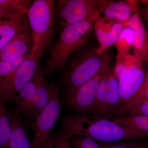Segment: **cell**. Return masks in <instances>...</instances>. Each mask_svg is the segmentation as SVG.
<instances>
[{"instance_id": "cell-1", "label": "cell", "mask_w": 148, "mask_h": 148, "mask_svg": "<svg viewBox=\"0 0 148 148\" xmlns=\"http://www.w3.org/2000/svg\"><path fill=\"white\" fill-rule=\"evenodd\" d=\"M61 134L84 136L102 143L145 140L148 134L122 126L105 117L90 114H70L61 120Z\"/></svg>"}, {"instance_id": "cell-13", "label": "cell", "mask_w": 148, "mask_h": 148, "mask_svg": "<svg viewBox=\"0 0 148 148\" xmlns=\"http://www.w3.org/2000/svg\"><path fill=\"white\" fill-rule=\"evenodd\" d=\"M56 87L49 84L45 76L42 78L28 106L21 114L31 125L50 101Z\"/></svg>"}, {"instance_id": "cell-14", "label": "cell", "mask_w": 148, "mask_h": 148, "mask_svg": "<svg viewBox=\"0 0 148 148\" xmlns=\"http://www.w3.org/2000/svg\"><path fill=\"white\" fill-rule=\"evenodd\" d=\"M98 2L101 16L106 19L125 25L134 14L131 1L98 0Z\"/></svg>"}, {"instance_id": "cell-22", "label": "cell", "mask_w": 148, "mask_h": 148, "mask_svg": "<svg viewBox=\"0 0 148 148\" xmlns=\"http://www.w3.org/2000/svg\"><path fill=\"white\" fill-rule=\"evenodd\" d=\"M134 34L133 31L128 27H125L119 37L115 46L117 51V55L129 53L130 48L132 47Z\"/></svg>"}, {"instance_id": "cell-16", "label": "cell", "mask_w": 148, "mask_h": 148, "mask_svg": "<svg viewBox=\"0 0 148 148\" xmlns=\"http://www.w3.org/2000/svg\"><path fill=\"white\" fill-rule=\"evenodd\" d=\"M146 74L143 68H139L124 74L118 79L120 108L128 103L138 92Z\"/></svg>"}, {"instance_id": "cell-15", "label": "cell", "mask_w": 148, "mask_h": 148, "mask_svg": "<svg viewBox=\"0 0 148 148\" xmlns=\"http://www.w3.org/2000/svg\"><path fill=\"white\" fill-rule=\"evenodd\" d=\"M124 26L134 32L132 47L135 55L141 61L148 62V34L140 13L133 14Z\"/></svg>"}, {"instance_id": "cell-21", "label": "cell", "mask_w": 148, "mask_h": 148, "mask_svg": "<svg viewBox=\"0 0 148 148\" xmlns=\"http://www.w3.org/2000/svg\"><path fill=\"white\" fill-rule=\"evenodd\" d=\"M148 101V72L146 73L144 81L138 92L126 104L122 106L116 114L124 115L133 107Z\"/></svg>"}, {"instance_id": "cell-24", "label": "cell", "mask_w": 148, "mask_h": 148, "mask_svg": "<svg viewBox=\"0 0 148 148\" xmlns=\"http://www.w3.org/2000/svg\"><path fill=\"white\" fill-rule=\"evenodd\" d=\"M101 148H148V141L144 140H127L113 143L99 142Z\"/></svg>"}, {"instance_id": "cell-26", "label": "cell", "mask_w": 148, "mask_h": 148, "mask_svg": "<svg viewBox=\"0 0 148 148\" xmlns=\"http://www.w3.org/2000/svg\"><path fill=\"white\" fill-rule=\"evenodd\" d=\"M72 148H101L97 141L84 136H73L71 138Z\"/></svg>"}, {"instance_id": "cell-8", "label": "cell", "mask_w": 148, "mask_h": 148, "mask_svg": "<svg viewBox=\"0 0 148 148\" xmlns=\"http://www.w3.org/2000/svg\"><path fill=\"white\" fill-rule=\"evenodd\" d=\"M59 92V88L56 87L50 101L32 125L34 136L31 141V148H42L52 138V131L62 109Z\"/></svg>"}, {"instance_id": "cell-2", "label": "cell", "mask_w": 148, "mask_h": 148, "mask_svg": "<svg viewBox=\"0 0 148 148\" xmlns=\"http://www.w3.org/2000/svg\"><path fill=\"white\" fill-rule=\"evenodd\" d=\"M112 55L110 49L100 52L98 45L90 40L75 51L62 71V85L65 94L71 92L111 66Z\"/></svg>"}, {"instance_id": "cell-30", "label": "cell", "mask_w": 148, "mask_h": 148, "mask_svg": "<svg viewBox=\"0 0 148 148\" xmlns=\"http://www.w3.org/2000/svg\"><path fill=\"white\" fill-rule=\"evenodd\" d=\"M42 148H54L53 144L51 141V139L48 140L44 145Z\"/></svg>"}, {"instance_id": "cell-4", "label": "cell", "mask_w": 148, "mask_h": 148, "mask_svg": "<svg viewBox=\"0 0 148 148\" xmlns=\"http://www.w3.org/2000/svg\"><path fill=\"white\" fill-rule=\"evenodd\" d=\"M55 4L54 0H36L27 12L34 41L32 53L40 59L54 39Z\"/></svg>"}, {"instance_id": "cell-27", "label": "cell", "mask_w": 148, "mask_h": 148, "mask_svg": "<svg viewBox=\"0 0 148 148\" xmlns=\"http://www.w3.org/2000/svg\"><path fill=\"white\" fill-rule=\"evenodd\" d=\"M71 137L63 134L52 136L51 141L54 148H72L71 144Z\"/></svg>"}, {"instance_id": "cell-23", "label": "cell", "mask_w": 148, "mask_h": 148, "mask_svg": "<svg viewBox=\"0 0 148 148\" xmlns=\"http://www.w3.org/2000/svg\"><path fill=\"white\" fill-rule=\"evenodd\" d=\"M33 2L31 0H0V11L27 13Z\"/></svg>"}, {"instance_id": "cell-31", "label": "cell", "mask_w": 148, "mask_h": 148, "mask_svg": "<svg viewBox=\"0 0 148 148\" xmlns=\"http://www.w3.org/2000/svg\"></svg>"}, {"instance_id": "cell-10", "label": "cell", "mask_w": 148, "mask_h": 148, "mask_svg": "<svg viewBox=\"0 0 148 148\" xmlns=\"http://www.w3.org/2000/svg\"><path fill=\"white\" fill-rule=\"evenodd\" d=\"M125 27L124 24L100 16L94 23L93 31L98 42V50L103 53L115 46Z\"/></svg>"}, {"instance_id": "cell-20", "label": "cell", "mask_w": 148, "mask_h": 148, "mask_svg": "<svg viewBox=\"0 0 148 148\" xmlns=\"http://www.w3.org/2000/svg\"><path fill=\"white\" fill-rule=\"evenodd\" d=\"M113 121L122 126L130 127L148 134V116L121 115Z\"/></svg>"}, {"instance_id": "cell-25", "label": "cell", "mask_w": 148, "mask_h": 148, "mask_svg": "<svg viewBox=\"0 0 148 148\" xmlns=\"http://www.w3.org/2000/svg\"><path fill=\"white\" fill-rule=\"evenodd\" d=\"M32 53L10 61L0 60V80L7 76L16 70L20 64L29 58Z\"/></svg>"}, {"instance_id": "cell-3", "label": "cell", "mask_w": 148, "mask_h": 148, "mask_svg": "<svg viewBox=\"0 0 148 148\" xmlns=\"http://www.w3.org/2000/svg\"><path fill=\"white\" fill-rule=\"evenodd\" d=\"M94 22L84 21L70 25L59 32L57 41L51 49L42 70L48 76L62 71L70 56L90 40Z\"/></svg>"}, {"instance_id": "cell-12", "label": "cell", "mask_w": 148, "mask_h": 148, "mask_svg": "<svg viewBox=\"0 0 148 148\" xmlns=\"http://www.w3.org/2000/svg\"><path fill=\"white\" fill-rule=\"evenodd\" d=\"M29 27L26 12L0 11V50L18 32Z\"/></svg>"}, {"instance_id": "cell-28", "label": "cell", "mask_w": 148, "mask_h": 148, "mask_svg": "<svg viewBox=\"0 0 148 148\" xmlns=\"http://www.w3.org/2000/svg\"><path fill=\"white\" fill-rule=\"evenodd\" d=\"M125 114L148 116V101L133 107Z\"/></svg>"}, {"instance_id": "cell-11", "label": "cell", "mask_w": 148, "mask_h": 148, "mask_svg": "<svg viewBox=\"0 0 148 148\" xmlns=\"http://www.w3.org/2000/svg\"><path fill=\"white\" fill-rule=\"evenodd\" d=\"M34 45L29 27L18 32L0 50V60H14L32 53Z\"/></svg>"}, {"instance_id": "cell-17", "label": "cell", "mask_w": 148, "mask_h": 148, "mask_svg": "<svg viewBox=\"0 0 148 148\" xmlns=\"http://www.w3.org/2000/svg\"><path fill=\"white\" fill-rule=\"evenodd\" d=\"M12 132L8 148H31V142L21 114L13 111L12 114Z\"/></svg>"}, {"instance_id": "cell-18", "label": "cell", "mask_w": 148, "mask_h": 148, "mask_svg": "<svg viewBox=\"0 0 148 148\" xmlns=\"http://www.w3.org/2000/svg\"><path fill=\"white\" fill-rule=\"evenodd\" d=\"M143 68V62L134 54L128 53L117 56L114 72L118 79L135 69Z\"/></svg>"}, {"instance_id": "cell-6", "label": "cell", "mask_w": 148, "mask_h": 148, "mask_svg": "<svg viewBox=\"0 0 148 148\" xmlns=\"http://www.w3.org/2000/svg\"><path fill=\"white\" fill-rule=\"evenodd\" d=\"M40 59L32 53L18 68L0 80V103H13L40 66Z\"/></svg>"}, {"instance_id": "cell-29", "label": "cell", "mask_w": 148, "mask_h": 148, "mask_svg": "<svg viewBox=\"0 0 148 148\" xmlns=\"http://www.w3.org/2000/svg\"><path fill=\"white\" fill-rule=\"evenodd\" d=\"M143 2L145 3V5L143 10V14L147 26L146 29L148 34V1H143Z\"/></svg>"}, {"instance_id": "cell-7", "label": "cell", "mask_w": 148, "mask_h": 148, "mask_svg": "<svg viewBox=\"0 0 148 148\" xmlns=\"http://www.w3.org/2000/svg\"><path fill=\"white\" fill-rule=\"evenodd\" d=\"M120 108L118 79L111 67L101 81L89 114L102 117L116 114Z\"/></svg>"}, {"instance_id": "cell-19", "label": "cell", "mask_w": 148, "mask_h": 148, "mask_svg": "<svg viewBox=\"0 0 148 148\" xmlns=\"http://www.w3.org/2000/svg\"><path fill=\"white\" fill-rule=\"evenodd\" d=\"M12 132V114L0 103V148H8Z\"/></svg>"}, {"instance_id": "cell-5", "label": "cell", "mask_w": 148, "mask_h": 148, "mask_svg": "<svg viewBox=\"0 0 148 148\" xmlns=\"http://www.w3.org/2000/svg\"><path fill=\"white\" fill-rule=\"evenodd\" d=\"M101 16L98 0L56 1L55 26L59 32L82 21L95 22Z\"/></svg>"}, {"instance_id": "cell-9", "label": "cell", "mask_w": 148, "mask_h": 148, "mask_svg": "<svg viewBox=\"0 0 148 148\" xmlns=\"http://www.w3.org/2000/svg\"><path fill=\"white\" fill-rule=\"evenodd\" d=\"M111 68L108 66L71 92L65 94L69 107L81 114H89L95 102L99 84Z\"/></svg>"}]
</instances>
